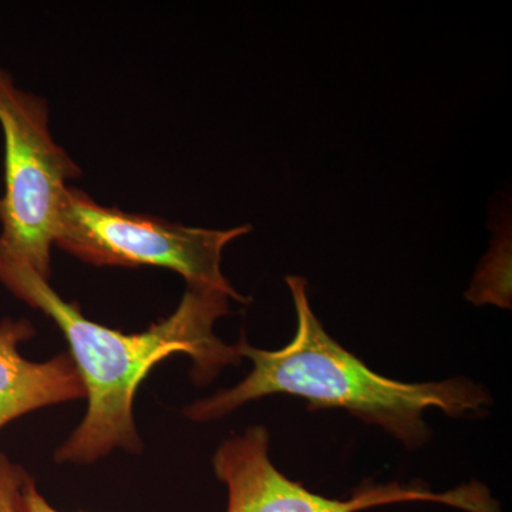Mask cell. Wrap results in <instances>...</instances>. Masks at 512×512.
Returning a JSON list of instances; mask_svg holds the SVG:
<instances>
[{
  "instance_id": "6da1fadb",
  "label": "cell",
  "mask_w": 512,
  "mask_h": 512,
  "mask_svg": "<svg viewBox=\"0 0 512 512\" xmlns=\"http://www.w3.org/2000/svg\"><path fill=\"white\" fill-rule=\"evenodd\" d=\"M0 285L62 330L86 389L87 412L57 448L59 464L96 463L114 450L141 453L134 397L148 373L167 357L190 356L191 376L200 386L242 359L238 343L227 345L214 332L215 322L229 313V298L222 292L187 286L167 318L143 332L123 333L87 319L77 303L64 301L29 266L0 258Z\"/></svg>"
},
{
  "instance_id": "7a4b0ae2",
  "label": "cell",
  "mask_w": 512,
  "mask_h": 512,
  "mask_svg": "<svg viewBox=\"0 0 512 512\" xmlns=\"http://www.w3.org/2000/svg\"><path fill=\"white\" fill-rule=\"evenodd\" d=\"M295 302L298 329L285 348L264 350L242 336L239 355L251 360V373L231 389L185 407L187 419L207 423L222 419L238 407L272 394L302 397L311 409H345L370 424L382 427L409 448L429 439L424 423L427 409L450 417L478 412L490 402L483 387L468 380L440 383H403L373 372L340 346L323 329L309 305L306 281L286 278Z\"/></svg>"
},
{
  "instance_id": "3957f363",
  "label": "cell",
  "mask_w": 512,
  "mask_h": 512,
  "mask_svg": "<svg viewBox=\"0 0 512 512\" xmlns=\"http://www.w3.org/2000/svg\"><path fill=\"white\" fill-rule=\"evenodd\" d=\"M5 184L0 194V258L50 282L63 195L83 170L53 137L49 101L18 86L0 67Z\"/></svg>"
},
{
  "instance_id": "277c9868",
  "label": "cell",
  "mask_w": 512,
  "mask_h": 512,
  "mask_svg": "<svg viewBox=\"0 0 512 512\" xmlns=\"http://www.w3.org/2000/svg\"><path fill=\"white\" fill-rule=\"evenodd\" d=\"M252 231L187 227L154 215L106 207L87 192L69 185L63 195L55 247L94 266L170 269L187 286L225 293L247 303L222 274V252L229 242Z\"/></svg>"
},
{
  "instance_id": "5b68a950",
  "label": "cell",
  "mask_w": 512,
  "mask_h": 512,
  "mask_svg": "<svg viewBox=\"0 0 512 512\" xmlns=\"http://www.w3.org/2000/svg\"><path fill=\"white\" fill-rule=\"evenodd\" d=\"M215 474L228 490L227 512H357L379 505L427 501L467 512H501L490 490L470 483L433 493L421 485H363L349 500H333L285 477L269 458V434L249 427L225 440L212 458Z\"/></svg>"
},
{
  "instance_id": "8992f818",
  "label": "cell",
  "mask_w": 512,
  "mask_h": 512,
  "mask_svg": "<svg viewBox=\"0 0 512 512\" xmlns=\"http://www.w3.org/2000/svg\"><path fill=\"white\" fill-rule=\"evenodd\" d=\"M36 335L29 319L0 320V430L26 414L86 399V389L69 352L33 362L19 346Z\"/></svg>"
},
{
  "instance_id": "52a82bcc",
  "label": "cell",
  "mask_w": 512,
  "mask_h": 512,
  "mask_svg": "<svg viewBox=\"0 0 512 512\" xmlns=\"http://www.w3.org/2000/svg\"><path fill=\"white\" fill-rule=\"evenodd\" d=\"M511 224L503 222L497 229L493 247L478 271L476 281L471 286L468 298L476 303H497L510 308L511 301Z\"/></svg>"
},
{
  "instance_id": "ba28073f",
  "label": "cell",
  "mask_w": 512,
  "mask_h": 512,
  "mask_svg": "<svg viewBox=\"0 0 512 512\" xmlns=\"http://www.w3.org/2000/svg\"><path fill=\"white\" fill-rule=\"evenodd\" d=\"M32 480L25 468L0 451V512H20L23 491Z\"/></svg>"
},
{
  "instance_id": "9c48e42d",
  "label": "cell",
  "mask_w": 512,
  "mask_h": 512,
  "mask_svg": "<svg viewBox=\"0 0 512 512\" xmlns=\"http://www.w3.org/2000/svg\"><path fill=\"white\" fill-rule=\"evenodd\" d=\"M20 512H62L53 507L49 501L43 497L40 493L39 488L35 483V480L30 481L26 485L25 491H23L22 508Z\"/></svg>"
}]
</instances>
